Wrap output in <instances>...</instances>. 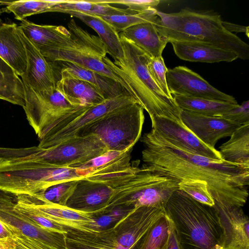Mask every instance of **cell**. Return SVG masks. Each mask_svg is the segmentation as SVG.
Here are the masks:
<instances>
[{
    "instance_id": "1",
    "label": "cell",
    "mask_w": 249,
    "mask_h": 249,
    "mask_svg": "<svg viewBox=\"0 0 249 249\" xmlns=\"http://www.w3.org/2000/svg\"><path fill=\"white\" fill-rule=\"evenodd\" d=\"M142 165L149 170L179 182L207 183L215 203L247 202L249 167L193 154L170 143L152 129L141 137Z\"/></svg>"
},
{
    "instance_id": "2",
    "label": "cell",
    "mask_w": 249,
    "mask_h": 249,
    "mask_svg": "<svg viewBox=\"0 0 249 249\" xmlns=\"http://www.w3.org/2000/svg\"><path fill=\"white\" fill-rule=\"evenodd\" d=\"M156 14L154 24L168 43L207 44L233 52L239 58H249V45L224 28L218 14L185 8L172 13L157 10Z\"/></svg>"
},
{
    "instance_id": "3",
    "label": "cell",
    "mask_w": 249,
    "mask_h": 249,
    "mask_svg": "<svg viewBox=\"0 0 249 249\" xmlns=\"http://www.w3.org/2000/svg\"><path fill=\"white\" fill-rule=\"evenodd\" d=\"M123 57L112 61L107 57L103 61L129 87L134 99L151 118L164 117L182 122L181 109L173 98L167 96L157 85L148 69L150 56L119 34Z\"/></svg>"
},
{
    "instance_id": "4",
    "label": "cell",
    "mask_w": 249,
    "mask_h": 249,
    "mask_svg": "<svg viewBox=\"0 0 249 249\" xmlns=\"http://www.w3.org/2000/svg\"><path fill=\"white\" fill-rule=\"evenodd\" d=\"M164 210L176 227L182 249H224L223 231L213 206L178 189Z\"/></svg>"
},
{
    "instance_id": "5",
    "label": "cell",
    "mask_w": 249,
    "mask_h": 249,
    "mask_svg": "<svg viewBox=\"0 0 249 249\" xmlns=\"http://www.w3.org/2000/svg\"><path fill=\"white\" fill-rule=\"evenodd\" d=\"M95 169L56 167L25 156L0 159V189L15 196H34L64 182L87 179Z\"/></svg>"
},
{
    "instance_id": "6",
    "label": "cell",
    "mask_w": 249,
    "mask_h": 249,
    "mask_svg": "<svg viewBox=\"0 0 249 249\" xmlns=\"http://www.w3.org/2000/svg\"><path fill=\"white\" fill-rule=\"evenodd\" d=\"M143 110L137 103L122 107L87 127L78 137L95 135L109 151L123 152L133 149L141 137Z\"/></svg>"
},
{
    "instance_id": "7",
    "label": "cell",
    "mask_w": 249,
    "mask_h": 249,
    "mask_svg": "<svg viewBox=\"0 0 249 249\" xmlns=\"http://www.w3.org/2000/svg\"><path fill=\"white\" fill-rule=\"evenodd\" d=\"M68 27L71 37L76 41V44L40 52L45 58L51 63L59 61L71 62L108 77L119 83L134 98L133 92L129 87L103 61L107 52L99 37L90 35L80 27L73 19L69 21Z\"/></svg>"
},
{
    "instance_id": "8",
    "label": "cell",
    "mask_w": 249,
    "mask_h": 249,
    "mask_svg": "<svg viewBox=\"0 0 249 249\" xmlns=\"http://www.w3.org/2000/svg\"><path fill=\"white\" fill-rule=\"evenodd\" d=\"M25 87V104L23 107L30 125L39 141L62 119L90 105H79L65 97L56 88L36 92Z\"/></svg>"
},
{
    "instance_id": "9",
    "label": "cell",
    "mask_w": 249,
    "mask_h": 249,
    "mask_svg": "<svg viewBox=\"0 0 249 249\" xmlns=\"http://www.w3.org/2000/svg\"><path fill=\"white\" fill-rule=\"evenodd\" d=\"M135 103L137 102L132 96L124 92L100 104L85 106L58 122L39 141L38 147L47 148L78 137L82 130L103 116Z\"/></svg>"
},
{
    "instance_id": "10",
    "label": "cell",
    "mask_w": 249,
    "mask_h": 249,
    "mask_svg": "<svg viewBox=\"0 0 249 249\" xmlns=\"http://www.w3.org/2000/svg\"><path fill=\"white\" fill-rule=\"evenodd\" d=\"M109 151L95 135L78 137L57 145L40 148L28 159L56 167H79Z\"/></svg>"
},
{
    "instance_id": "11",
    "label": "cell",
    "mask_w": 249,
    "mask_h": 249,
    "mask_svg": "<svg viewBox=\"0 0 249 249\" xmlns=\"http://www.w3.org/2000/svg\"><path fill=\"white\" fill-rule=\"evenodd\" d=\"M16 199L36 210L54 223L64 228L84 231H101L96 219L98 215L94 212L73 209L65 206L49 202L35 196L18 195Z\"/></svg>"
},
{
    "instance_id": "12",
    "label": "cell",
    "mask_w": 249,
    "mask_h": 249,
    "mask_svg": "<svg viewBox=\"0 0 249 249\" xmlns=\"http://www.w3.org/2000/svg\"><path fill=\"white\" fill-rule=\"evenodd\" d=\"M15 196H0V221L12 234L21 233L57 249H66L65 234L34 223L14 207Z\"/></svg>"
},
{
    "instance_id": "13",
    "label": "cell",
    "mask_w": 249,
    "mask_h": 249,
    "mask_svg": "<svg viewBox=\"0 0 249 249\" xmlns=\"http://www.w3.org/2000/svg\"><path fill=\"white\" fill-rule=\"evenodd\" d=\"M166 76L168 88L172 95L238 104L233 96L214 88L198 74L186 67L168 69Z\"/></svg>"
},
{
    "instance_id": "14",
    "label": "cell",
    "mask_w": 249,
    "mask_h": 249,
    "mask_svg": "<svg viewBox=\"0 0 249 249\" xmlns=\"http://www.w3.org/2000/svg\"><path fill=\"white\" fill-rule=\"evenodd\" d=\"M164 209L155 206H140L129 210L113 226L117 249H129L162 215Z\"/></svg>"
},
{
    "instance_id": "15",
    "label": "cell",
    "mask_w": 249,
    "mask_h": 249,
    "mask_svg": "<svg viewBox=\"0 0 249 249\" xmlns=\"http://www.w3.org/2000/svg\"><path fill=\"white\" fill-rule=\"evenodd\" d=\"M150 119L151 129L176 147L213 160H223L218 150L203 143L182 122L160 116Z\"/></svg>"
},
{
    "instance_id": "16",
    "label": "cell",
    "mask_w": 249,
    "mask_h": 249,
    "mask_svg": "<svg viewBox=\"0 0 249 249\" xmlns=\"http://www.w3.org/2000/svg\"><path fill=\"white\" fill-rule=\"evenodd\" d=\"M18 33L24 45L27 56L26 69L20 76L24 85L36 92L55 88L57 80L53 63L45 58L18 26Z\"/></svg>"
},
{
    "instance_id": "17",
    "label": "cell",
    "mask_w": 249,
    "mask_h": 249,
    "mask_svg": "<svg viewBox=\"0 0 249 249\" xmlns=\"http://www.w3.org/2000/svg\"><path fill=\"white\" fill-rule=\"evenodd\" d=\"M180 118L183 124L199 140L213 148L219 140L230 137L241 126L221 117L183 110H181Z\"/></svg>"
},
{
    "instance_id": "18",
    "label": "cell",
    "mask_w": 249,
    "mask_h": 249,
    "mask_svg": "<svg viewBox=\"0 0 249 249\" xmlns=\"http://www.w3.org/2000/svg\"><path fill=\"white\" fill-rule=\"evenodd\" d=\"M18 27L40 52L76 44L69 30L63 26L37 25L24 19Z\"/></svg>"
},
{
    "instance_id": "19",
    "label": "cell",
    "mask_w": 249,
    "mask_h": 249,
    "mask_svg": "<svg viewBox=\"0 0 249 249\" xmlns=\"http://www.w3.org/2000/svg\"><path fill=\"white\" fill-rule=\"evenodd\" d=\"M15 23H5L0 19V57L21 76L27 67L24 45Z\"/></svg>"
},
{
    "instance_id": "20",
    "label": "cell",
    "mask_w": 249,
    "mask_h": 249,
    "mask_svg": "<svg viewBox=\"0 0 249 249\" xmlns=\"http://www.w3.org/2000/svg\"><path fill=\"white\" fill-rule=\"evenodd\" d=\"M56 88L71 102L79 105L95 106L106 99L99 90L89 82L75 78L60 71Z\"/></svg>"
},
{
    "instance_id": "21",
    "label": "cell",
    "mask_w": 249,
    "mask_h": 249,
    "mask_svg": "<svg viewBox=\"0 0 249 249\" xmlns=\"http://www.w3.org/2000/svg\"><path fill=\"white\" fill-rule=\"evenodd\" d=\"M174 52L180 59L205 63L230 62L238 58L234 52L204 44L172 41Z\"/></svg>"
},
{
    "instance_id": "22",
    "label": "cell",
    "mask_w": 249,
    "mask_h": 249,
    "mask_svg": "<svg viewBox=\"0 0 249 249\" xmlns=\"http://www.w3.org/2000/svg\"><path fill=\"white\" fill-rule=\"evenodd\" d=\"M120 34L151 57L161 56L168 43L159 33L154 22L135 25Z\"/></svg>"
},
{
    "instance_id": "23",
    "label": "cell",
    "mask_w": 249,
    "mask_h": 249,
    "mask_svg": "<svg viewBox=\"0 0 249 249\" xmlns=\"http://www.w3.org/2000/svg\"><path fill=\"white\" fill-rule=\"evenodd\" d=\"M66 229V249H117V243L112 227L98 231Z\"/></svg>"
},
{
    "instance_id": "24",
    "label": "cell",
    "mask_w": 249,
    "mask_h": 249,
    "mask_svg": "<svg viewBox=\"0 0 249 249\" xmlns=\"http://www.w3.org/2000/svg\"><path fill=\"white\" fill-rule=\"evenodd\" d=\"M54 63L61 66L60 71H64L75 78L87 81L93 85L106 99L114 98L124 92H127L119 83L104 75L69 62L59 61Z\"/></svg>"
},
{
    "instance_id": "25",
    "label": "cell",
    "mask_w": 249,
    "mask_h": 249,
    "mask_svg": "<svg viewBox=\"0 0 249 249\" xmlns=\"http://www.w3.org/2000/svg\"><path fill=\"white\" fill-rule=\"evenodd\" d=\"M67 14L80 19L96 32L107 53L111 55L114 61L123 58V49L119 34L102 17L76 12Z\"/></svg>"
},
{
    "instance_id": "26",
    "label": "cell",
    "mask_w": 249,
    "mask_h": 249,
    "mask_svg": "<svg viewBox=\"0 0 249 249\" xmlns=\"http://www.w3.org/2000/svg\"><path fill=\"white\" fill-rule=\"evenodd\" d=\"M219 149L223 160L249 167V123L237 128Z\"/></svg>"
},
{
    "instance_id": "27",
    "label": "cell",
    "mask_w": 249,
    "mask_h": 249,
    "mask_svg": "<svg viewBox=\"0 0 249 249\" xmlns=\"http://www.w3.org/2000/svg\"><path fill=\"white\" fill-rule=\"evenodd\" d=\"M0 99L23 107L25 87L13 69L0 57Z\"/></svg>"
},
{
    "instance_id": "28",
    "label": "cell",
    "mask_w": 249,
    "mask_h": 249,
    "mask_svg": "<svg viewBox=\"0 0 249 249\" xmlns=\"http://www.w3.org/2000/svg\"><path fill=\"white\" fill-rule=\"evenodd\" d=\"M177 106L183 110L211 116H221L239 104L172 95Z\"/></svg>"
},
{
    "instance_id": "29",
    "label": "cell",
    "mask_w": 249,
    "mask_h": 249,
    "mask_svg": "<svg viewBox=\"0 0 249 249\" xmlns=\"http://www.w3.org/2000/svg\"><path fill=\"white\" fill-rule=\"evenodd\" d=\"M168 235L169 223L165 214L129 249H165Z\"/></svg>"
},
{
    "instance_id": "30",
    "label": "cell",
    "mask_w": 249,
    "mask_h": 249,
    "mask_svg": "<svg viewBox=\"0 0 249 249\" xmlns=\"http://www.w3.org/2000/svg\"><path fill=\"white\" fill-rule=\"evenodd\" d=\"M60 0H18L3 2L6 12H12L15 18L22 21L33 15L49 12L50 9L63 1Z\"/></svg>"
},
{
    "instance_id": "31",
    "label": "cell",
    "mask_w": 249,
    "mask_h": 249,
    "mask_svg": "<svg viewBox=\"0 0 249 249\" xmlns=\"http://www.w3.org/2000/svg\"><path fill=\"white\" fill-rule=\"evenodd\" d=\"M155 8L142 12L119 15L104 16L102 18L110 24L118 33L136 24L155 22L157 18Z\"/></svg>"
},
{
    "instance_id": "32",
    "label": "cell",
    "mask_w": 249,
    "mask_h": 249,
    "mask_svg": "<svg viewBox=\"0 0 249 249\" xmlns=\"http://www.w3.org/2000/svg\"><path fill=\"white\" fill-rule=\"evenodd\" d=\"M79 180L64 182L46 190L43 193L34 195L49 202L66 206Z\"/></svg>"
},
{
    "instance_id": "33",
    "label": "cell",
    "mask_w": 249,
    "mask_h": 249,
    "mask_svg": "<svg viewBox=\"0 0 249 249\" xmlns=\"http://www.w3.org/2000/svg\"><path fill=\"white\" fill-rule=\"evenodd\" d=\"M1 249H57L43 242L16 233L0 238Z\"/></svg>"
},
{
    "instance_id": "34",
    "label": "cell",
    "mask_w": 249,
    "mask_h": 249,
    "mask_svg": "<svg viewBox=\"0 0 249 249\" xmlns=\"http://www.w3.org/2000/svg\"><path fill=\"white\" fill-rule=\"evenodd\" d=\"M179 189L201 203L210 206L214 205V201L209 192L207 184L204 181L192 180L180 182Z\"/></svg>"
},
{
    "instance_id": "35",
    "label": "cell",
    "mask_w": 249,
    "mask_h": 249,
    "mask_svg": "<svg viewBox=\"0 0 249 249\" xmlns=\"http://www.w3.org/2000/svg\"><path fill=\"white\" fill-rule=\"evenodd\" d=\"M148 67L153 78L160 89L167 96L173 98L168 89L166 82V75L168 69L162 56L158 57L150 56Z\"/></svg>"
},
{
    "instance_id": "36",
    "label": "cell",
    "mask_w": 249,
    "mask_h": 249,
    "mask_svg": "<svg viewBox=\"0 0 249 249\" xmlns=\"http://www.w3.org/2000/svg\"><path fill=\"white\" fill-rule=\"evenodd\" d=\"M94 0H66L53 7L50 12H58L67 14L69 12H76L89 14L95 7Z\"/></svg>"
},
{
    "instance_id": "37",
    "label": "cell",
    "mask_w": 249,
    "mask_h": 249,
    "mask_svg": "<svg viewBox=\"0 0 249 249\" xmlns=\"http://www.w3.org/2000/svg\"><path fill=\"white\" fill-rule=\"evenodd\" d=\"M108 4H116L126 6L127 9L134 13H140L150 8H155L160 3L158 0H101Z\"/></svg>"
},
{
    "instance_id": "38",
    "label": "cell",
    "mask_w": 249,
    "mask_h": 249,
    "mask_svg": "<svg viewBox=\"0 0 249 249\" xmlns=\"http://www.w3.org/2000/svg\"><path fill=\"white\" fill-rule=\"evenodd\" d=\"M220 117L240 125L249 123V101L243 102Z\"/></svg>"
},
{
    "instance_id": "39",
    "label": "cell",
    "mask_w": 249,
    "mask_h": 249,
    "mask_svg": "<svg viewBox=\"0 0 249 249\" xmlns=\"http://www.w3.org/2000/svg\"><path fill=\"white\" fill-rule=\"evenodd\" d=\"M39 150L38 146L20 148L0 147V159L24 157L37 152Z\"/></svg>"
},
{
    "instance_id": "40",
    "label": "cell",
    "mask_w": 249,
    "mask_h": 249,
    "mask_svg": "<svg viewBox=\"0 0 249 249\" xmlns=\"http://www.w3.org/2000/svg\"><path fill=\"white\" fill-rule=\"evenodd\" d=\"M167 217L169 223V235L165 249H182L176 227L172 221Z\"/></svg>"
},
{
    "instance_id": "41",
    "label": "cell",
    "mask_w": 249,
    "mask_h": 249,
    "mask_svg": "<svg viewBox=\"0 0 249 249\" xmlns=\"http://www.w3.org/2000/svg\"><path fill=\"white\" fill-rule=\"evenodd\" d=\"M222 24L224 28L228 32L232 33V32L235 33H245L247 35V37H249V26H244L232 23L228 21H223Z\"/></svg>"
},
{
    "instance_id": "42",
    "label": "cell",
    "mask_w": 249,
    "mask_h": 249,
    "mask_svg": "<svg viewBox=\"0 0 249 249\" xmlns=\"http://www.w3.org/2000/svg\"><path fill=\"white\" fill-rule=\"evenodd\" d=\"M10 235L11 234L7 230L3 224L0 221V238L6 237Z\"/></svg>"
},
{
    "instance_id": "43",
    "label": "cell",
    "mask_w": 249,
    "mask_h": 249,
    "mask_svg": "<svg viewBox=\"0 0 249 249\" xmlns=\"http://www.w3.org/2000/svg\"><path fill=\"white\" fill-rule=\"evenodd\" d=\"M10 194H11L7 193V192L3 191L0 189V196H4V195H10Z\"/></svg>"
},
{
    "instance_id": "44",
    "label": "cell",
    "mask_w": 249,
    "mask_h": 249,
    "mask_svg": "<svg viewBox=\"0 0 249 249\" xmlns=\"http://www.w3.org/2000/svg\"><path fill=\"white\" fill-rule=\"evenodd\" d=\"M6 12V10L5 8L0 9V16L3 13V12Z\"/></svg>"
},
{
    "instance_id": "45",
    "label": "cell",
    "mask_w": 249,
    "mask_h": 249,
    "mask_svg": "<svg viewBox=\"0 0 249 249\" xmlns=\"http://www.w3.org/2000/svg\"><path fill=\"white\" fill-rule=\"evenodd\" d=\"M0 249H1L0 248Z\"/></svg>"
}]
</instances>
